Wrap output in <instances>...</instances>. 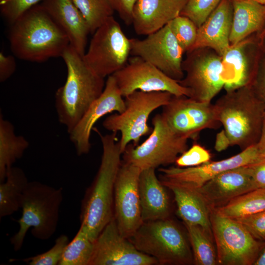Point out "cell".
Returning a JSON list of instances; mask_svg holds the SVG:
<instances>
[{"label": "cell", "instance_id": "cell-1", "mask_svg": "<svg viewBox=\"0 0 265 265\" xmlns=\"http://www.w3.org/2000/svg\"><path fill=\"white\" fill-rule=\"evenodd\" d=\"M98 133L102 144L100 165L91 185L82 200L80 227L95 241L114 217V192L116 178L122 163L116 133Z\"/></svg>", "mask_w": 265, "mask_h": 265}, {"label": "cell", "instance_id": "cell-2", "mask_svg": "<svg viewBox=\"0 0 265 265\" xmlns=\"http://www.w3.org/2000/svg\"><path fill=\"white\" fill-rule=\"evenodd\" d=\"M10 25V48L21 59L42 62L61 57L70 45L66 34L40 4L27 10Z\"/></svg>", "mask_w": 265, "mask_h": 265}, {"label": "cell", "instance_id": "cell-3", "mask_svg": "<svg viewBox=\"0 0 265 265\" xmlns=\"http://www.w3.org/2000/svg\"><path fill=\"white\" fill-rule=\"evenodd\" d=\"M61 57L66 64L67 75L65 83L55 93V106L59 122L69 133L101 95L106 82L70 45Z\"/></svg>", "mask_w": 265, "mask_h": 265}, {"label": "cell", "instance_id": "cell-4", "mask_svg": "<svg viewBox=\"0 0 265 265\" xmlns=\"http://www.w3.org/2000/svg\"><path fill=\"white\" fill-rule=\"evenodd\" d=\"M214 106L231 146H237L242 151L257 143L265 120V108L251 85L226 91Z\"/></svg>", "mask_w": 265, "mask_h": 265}, {"label": "cell", "instance_id": "cell-5", "mask_svg": "<svg viewBox=\"0 0 265 265\" xmlns=\"http://www.w3.org/2000/svg\"><path fill=\"white\" fill-rule=\"evenodd\" d=\"M62 201V188L38 181L29 182L21 199L22 215L16 220L19 229L10 239L14 251L22 248L29 229L32 235L41 240H48L54 235Z\"/></svg>", "mask_w": 265, "mask_h": 265}, {"label": "cell", "instance_id": "cell-6", "mask_svg": "<svg viewBox=\"0 0 265 265\" xmlns=\"http://www.w3.org/2000/svg\"><path fill=\"white\" fill-rule=\"evenodd\" d=\"M129 239L139 251L155 258L159 264L192 262V253L184 233L169 218L143 222Z\"/></svg>", "mask_w": 265, "mask_h": 265}, {"label": "cell", "instance_id": "cell-7", "mask_svg": "<svg viewBox=\"0 0 265 265\" xmlns=\"http://www.w3.org/2000/svg\"><path fill=\"white\" fill-rule=\"evenodd\" d=\"M172 96L167 92L135 91L124 97L123 112L112 114L104 120L103 126L106 130L121 133L119 143L122 154L130 142L136 146L143 136L151 133L153 128L148 124L150 115L167 104Z\"/></svg>", "mask_w": 265, "mask_h": 265}, {"label": "cell", "instance_id": "cell-8", "mask_svg": "<svg viewBox=\"0 0 265 265\" xmlns=\"http://www.w3.org/2000/svg\"><path fill=\"white\" fill-rule=\"evenodd\" d=\"M153 128L149 137L134 146L129 144L123 154V162L141 170L175 163L178 157L188 149V139L175 133L161 114L152 119Z\"/></svg>", "mask_w": 265, "mask_h": 265}, {"label": "cell", "instance_id": "cell-9", "mask_svg": "<svg viewBox=\"0 0 265 265\" xmlns=\"http://www.w3.org/2000/svg\"><path fill=\"white\" fill-rule=\"evenodd\" d=\"M93 34L83 59L96 74L105 78L121 69L128 62L131 53L130 38L113 16Z\"/></svg>", "mask_w": 265, "mask_h": 265}, {"label": "cell", "instance_id": "cell-10", "mask_svg": "<svg viewBox=\"0 0 265 265\" xmlns=\"http://www.w3.org/2000/svg\"><path fill=\"white\" fill-rule=\"evenodd\" d=\"M212 236L216 246L217 263L223 265H252L265 245L256 239L234 219L211 212Z\"/></svg>", "mask_w": 265, "mask_h": 265}, {"label": "cell", "instance_id": "cell-11", "mask_svg": "<svg viewBox=\"0 0 265 265\" xmlns=\"http://www.w3.org/2000/svg\"><path fill=\"white\" fill-rule=\"evenodd\" d=\"M186 53L182 63L185 76L179 82L190 90L189 98L198 102H211L224 86L222 56L206 47Z\"/></svg>", "mask_w": 265, "mask_h": 265}, {"label": "cell", "instance_id": "cell-12", "mask_svg": "<svg viewBox=\"0 0 265 265\" xmlns=\"http://www.w3.org/2000/svg\"><path fill=\"white\" fill-rule=\"evenodd\" d=\"M161 115L177 135L195 140L205 129L220 127L214 104L201 102L185 96H172L162 107Z\"/></svg>", "mask_w": 265, "mask_h": 265}, {"label": "cell", "instance_id": "cell-13", "mask_svg": "<svg viewBox=\"0 0 265 265\" xmlns=\"http://www.w3.org/2000/svg\"><path fill=\"white\" fill-rule=\"evenodd\" d=\"M130 43L131 55L142 58L178 81L184 78L182 63L185 52L169 23L143 39L130 38Z\"/></svg>", "mask_w": 265, "mask_h": 265}, {"label": "cell", "instance_id": "cell-14", "mask_svg": "<svg viewBox=\"0 0 265 265\" xmlns=\"http://www.w3.org/2000/svg\"><path fill=\"white\" fill-rule=\"evenodd\" d=\"M123 97L135 91L167 92L175 96H190V91L142 58L132 56L126 65L112 75Z\"/></svg>", "mask_w": 265, "mask_h": 265}, {"label": "cell", "instance_id": "cell-15", "mask_svg": "<svg viewBox=\"0 0 265 265\" xmlns=\"http://www.w3.org/2000/svg\"><path fill=\"white\" fill-rule=\"evenodd\" d=\"M141 171L122 161L115 183L114 217L121 234L128 239L143 223L138 191Z\"/></svg>", "mask_w": 265, "mask_h": 265}, {"label": "cell", "instance_id": "cell-16", "mask_svg": "<svg viewBox=\"0 0 265 265\" xmlns=\"http://www.w3.org/2000/svg\"><path fill=\"white\" fill-rule=\"evenodd\" d=\"M264 158L255 144L242 150L235 156L222 160L210 161L193 167H161L159 169V171L161 173V181L196 190L222 172L252 164Z\"/></svg>", "mask_w": 265, "mask_h": 265}, {"label": "cell", "instance_id": "cell-17", "mask_svg": "<svg viewBox=\"0 0 265 265\" xmlns=\"http://www.w3.org/2000/svg\"><path fill=\"white\" fill-rule=\"evenodd\" d=\"M154 257L139 251L123 236L114 217L105 227L94 241L90 265H154Z\"/></svg>", "mask_w": 265, "mask_h": 265}, {"label": "cell", "instance_id": "cell-18", "mask_svg": "<svg viewBox=\"0 0 265 265\" xmlns=\"http://www.w3.org/2000/svg\"><path fill=\"white\" fill-rule=\"evenodd\" d=\"M262 53L255 34L230 46L222 56L221 78L226 91L252 84Z\"/></svg>", "mask_w": 265, "mask_h": 265}, {"label": "cell", "instance_id": "cell-19", "mask_svg": "<svg viewBox=\"0 0 265 265\" xmlns=\"http://www.w3.org/2000/svg\"><path fill=\"white\" fill-rule=\"evenodd\" d=\"M116 80L112 75L107 77L101 95L90 106L82 118L69 133L79 156L88 154L91 149L90 134L95 123L106 114L122 113L126 107Z\"/></svg>", "mask_w": 265, "mask_h": 265}, {"label": "cell", "instance_id": "cell-20", "mask_svg": "<svg viewBox=\"0 0 265 265\" xmlns=\"http://www.w3.org/2000/svg\"><path fill=\"white\" fill-rule=\"evenodd\" d=\"M248 165L222 172L195 190L211 210L255 189Z\"/></svg>", "mask_w": 265, "mask_h": 265}, {"label": "cell", "instance_id": "cell-21", "mask_svg": "<svg viewBox=\"0 0 265 265\" xmlns=\"http://www.w3.org/2000/svg\"><path fill=\"white\" fill-rule=\"evenodd\" d=\"M188 0H137L132 24L135 33L148 35L179 16Z\"/></svg>", "mask_w": 265, "mask_h": 265}, {"label": "cell", "instance_id": "cell-22", "mask_svg": "<svg viewBox=\"0 0 265 265\" xmlns=\"http://www.w3.org/2000/svg\"><path fill=\"white\" fill-rule=\"evenodd\" d=\"M233 12L232 0H222L198 28L195 42L189 51L209 48L222 56L231 46Z\"/></svg>", "mask_w": 265, "mask_h": 265}, {"label": "cell", "instance_id": "cell-23", "mask_svg": "<svg viewBox=\"0 0 265 265\" xmlns=\"http://www.w3.org/2000/svg\"><path fill=\"white\" fill-rule=\"evenodd\" d=\"M67 36L70 45L82 56L90 29L72 0H43L40 4Z\"/></svg>", "mask_w": 265, "mask_h": 265}, {"label": "cell", "instance_id": "cell-24", "mask_svg": "<svg viewBox=\"0 0 265 265\" xmlns=\"http://www.w3.org/2000/svg\"><path fill=\"white\" fill-rule=\"evenodd\" d=\"M155 168L141 170L138 183V191L143 222L168 218L169 199L166 187L159 181Z\"/></svg>", "mask_w": 265, "mask_h": 265}, {"label": "cell", "instance_id": "cell-25", "mask_svg": "<svg viewBox=\"0 0 265 265\" xmlns=\"http://www.w3.org/2000/svg\"><path fill=\"white\" fill-rule=\"evenodd\" d=\"M174 194L177 212L184 223L198 225L212 235L211 210L194 189L165 181H160Z\"/></svg>", "mask_w": 265, "mask_h": 265}, {"label": "cell", "instance_id": "cell-26", "mask_svg": "<svg viewBox=\"0 0 265 265\" xmlns=\"http://www.w3.org/2000/svg\"><path fill=\"white\" fill-rule=\"evenodd\" d=\"M233 12L230 44L256 33L265 21V5L249 0H232Z\"/></svg>", "mask_w": 265, "mask_h": 265}, {"label": "cell", "instance_id": "cell-27", "mask_svg": "<svg viewBox=\"0 0 265 265\" xmlns=\"http://www.w3.org/2000/svg\"><path fill=\"white\" fill-rule=\"evenodd\" d=\"M28 141L15 133L13 125L0 115V182L5 179L8 170L21 159L29 146Z\"/></svg>", "mask_w": 265, "mask_h": 265}, {"label": "cell", "instance_id": "cell-28", "mask_svg": "<svg viewBox=\"0 0 265 265\" xmlns=\"http://www.w3.org/2000/svg\"><path fill=\"white\" fill-rule=\"evenodd\" d=\"M29 181L24 171L12 166L0 184V217L11 215L20 209L21 199Z\"/></svg>", "mask_w": 265, "mask_h": 265}, {"label": "cell", "instance_id": "cell-29", "mask_svg": "<svg viewBox=\"0 0 265 265\" xmlns=\"http://www.w3.org/2000/svg\"><path fill=\"white\" fill-rule=\"evenodd\" d=\"M265 210V188H257L231 200L225 205L212 210L222 216L232 219Z\"/></svg>", "mask_w": 265, "mask_h": 265}, {"label": "cell", "instance_id": "cell-30", "mask_svg": "<svg viewBox=\"0 0 265 265\" xmlns=\"http://www.w3.org/2000/svg\"><path fill=\"white\" fill-rule=\"evenodd\" d=\"M192 246L194 260L197 265H214L217 255L211 241L212 235L198 225L185 224Z\"/></svg>", "mask_w": 265, "mask_h": 265}, {"label": "cell", "instance_id": "cell-31", "mask_svg": "<svg viewBox=\"0 0 265 265\" xmlns=\"http://www.w3.org/2000/svg\"><path fill=\"white\" fill-rule=\"evenodd\" d=\"M94 249V242L80 227L67 245L58 265H90Z\"/></svg>", "mask_w": 265, "mask_h": 265}, {"label": "cell", "instance_id": "cell-32", "mask_svg": "<svg viewBox=\"0 0 265 265\" xmlns=\"http://www.w3.org/2000/svg\"><path fill=\"white\" fill-rule=\"evenodd\" d=\"M93 33L114 12L108 0H72Z\"/></svg>", "mask_w": 265, "mask_h": 265}, {"label": "cell", "instance_id": "cell-33", "mask_svg": "<svg viewBox=\"0 0 265 265\" xmlns=\"http://www.w3.org/2000/svg\"><path fill=\"white\" fill-rule=\"evenodd\" d=\"M171 29L185 53L193 46L197 37V27L188 18L180 15L169 23Z\"/></svg>", "mask_w": 265, "mask_h": 265}, {"label": "cell", "instance_id": "cell-34", "mask_svg": "<svg viewBox=\"0 0 265 265\" xmlns=\"http://www.w3.org/2000/svg\"><path fill=\"white\" fill-rule=\"evenodd\" d=\"M222 0H188L180 15L190 19L198 28Z\"/></svg>", "mask_w": 265, "mask_h": 265}, {"label": "cell", "instance_id": "cell-35", "mask_svg": "<svg viewBox=\"0 0 265 265\" xmlns=\"http://www.w3.org/2000/svg\"><path fill=\"white\" fill-rule=\"evenodd\" d=\"M69 242L66 235H60L48 251L21 260L29 265H58L64 251Z\"/></svg>", "mask_w": 265, "mask_h": 265}, {"label": "cell", "instance_id": "cell-36", "mask_svg": "<svg viewBox=\"0 0 265 265\" xmlns=\"http://www.w3.org/2000/svg\"><path fill=\"white\" fill-rule=\"evenodd\" d=\"M210 152L200 144L195 143L180 155L174 163L179 167L196 166L211 161Z\"/></svg>", "mask_w": 265, "mask_h": 265}, {"label": "cell", "instance_id": "cell-37", "mask_svg": "<svg viewBox=\"0 0 265 265\" xmlns=\"http://www.w3.org/2000/svg\"><path fill=\"white\" fill-rule=\"evenodd\" d=\"M43 0H0L2 15L11 24L25 12Z\"/></svg>", "mask_w": 265, "mask_h": 265}, {"label": "cell", "instance_id": "cell-38", "mask_svg": "<svg viewBox=\"0 0 265 265\" xmlns=\"http://www.w3.org/2000/svg\"><path fill=\"white\" fill-rule=\"evenodd\" d=\"M234 219L241 224L256 239L265 241V210Z\"/></svg>", "mask_w": 265, "mask_h": 265}, {"label": "cell", "instance_id": "cell-39", "mask_svg": "<svg viewBox=\"0 0 265 265\" xmlns=\"http://www.w3.org/2000/svg\"><path fill=\"white\" fill-rule=\"evenodd\" d=\"M251 85L255 94L265 108V53L263 52L255 76Z\"/></svg>", "mask_w": 265, "mask_h": 265}, {"label": "cell", "instance_id": "cell-40", "mask_svg": "<svg viewBox=\"0 0 265 265\" xmlns=\"http://www.w3.org/2000/svg\"><path fill=\"white\" fill-rule=\"evenodd\" d=\"M113 9L127 25L132 24V11L137 0H108Z\"/></svg>", "mask_w": 265, "mask_h": 265}, {"label": "cell", "instance_id": "cell-41", "mask_svg": "<svg viewBox=\"0 0 265 265\" xmlns=\"http://www.w3.org/2000/svg\"><path fill=\"white\" fill-rule=\"evenodd\" d=\"M248 166L255 188H265V158Z\"/></svg>", "mask_w": 265, "mask_h": 265}, {"label": "cell", "instance_id": "cell-42", "mask_svg": "<svg viewBox=\"0 0 265 265\" xmlns=\"http://www.w3.org/2000/svg\"><path fill=\"white\" fill-rule=\"evenodd\" d=\"M15 57L6 55L3 52L0 53V81L3 82L8 80L14 73L16 69Z\"/></svg>", "mask_w": 265, "mask_h": 265}, {"label": "cell", "instance_id": "cell-43", "mask_svg": "<svg viewBox=\"0 0 265 265\" xmlns=\"http://www.w3.org/2000/svg\"><path fill=\"white\" fill-rule=\"evenodd\" d=\"M230 146L229 139L223 129L216 135L214 149L217 152H221L226 150Z\"/></svg>", "mask_w": 265, "mask_h": 265}, {"label": "cell", "instance_id": "cell-44", "mask_svg": "<svg viewBox=\"0 0 265 265\" xmlns=\"http://www.w3.org/2000/svg\"><path fill=\"white\" fill-rule=\"evenodd\" d=\"M255 36L260 49L265 53V21L261 29L255 33Z\"/></svg>", "mask_w": 265, "mask_h": 265}, {"label": "cell", "instance_id": "cell-45", "mask_svg": "<svg viewBox=\"0 0 265 265\" xmlns=\"http://www.w3.org/2000/svg\"><path fill=\"white\" fill-rule=\"evenodd\" d=\"M256 145L260 154L263 158H265V120L259 140Z\"/></svg>", "mask_w": 265, "mask_h": 265}, {"label": "cell", "instance_id": "cell-46", "mask_svg": "<svg viewBox=\"0 0 265 265\" xmlns=\"http://www.w3.org/2000/svg\"><path fill=\"white\" fill-rule=\"evenodd\" d=\"M253 265H265V245Z\"/></svg>", "mask_w": 265, "mask_h": 265}, {"label": "cell", "instance_id": "cell-47", "mask_svg": "<svg viewBox=\"0 0 265 265\" xmlns=\"http://www.w3.org/2000/svg\"><path fill=\"white\" fill-rule=\"evenodd\" d=\"M255 1L262 5H265V0H249Z\"/></svg>", "mask_w": 265, "mask_h": 265}]
</instances>
